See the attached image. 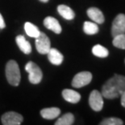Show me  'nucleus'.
Segmentation results:
<instances>
[{
    "mask_svg": "<svg viewBox=\"0 0 125 125\" xmlns=\"http://www.w3.org/2000/svg\"><path fill=\"white\" fill-rule=\"evenodd\" d=\"M125 91V76L115 74L103 84L102 95L107 99H114L118 97Z\"/></svg>",
    "mask_w": 125,
    "mask_h": 125,
    "instance_id": "obj_1",
    "label": "nucleus"
},
{
    "mask_svg": "<svg viewBox=\"0 0 125 125\" xmlns=\"http://www.w3.org/2000/svg\"><path fill=\"white\" fill-rule=\"evenodd\" d=\"M6 77L10 84L17 86L20 82V70L18 63L15 60H10L6 65Z\"/></svg>",
    "mask_w": 125,
    "mask_h": 125,
    "instance_id": "obj_2",
    "label": "nucleus"
},
{
    "mask_svg": "<svg viewBox=\"0 0 125 125\" xmlns=\"http://www.w3.org/2000/svg\"><path fill=\"white\" fill-rule=\"evenodd\" d=\"M25 70L29 74L28 80L31 84H37L41 81L43 73H42L41 69L35 63L31 62V61L28 62L25 66Z\"/></svg>",
    "mask_w": 125,
    "mask_h": 125,
    "instance_id": "obj_3",
    "label": "nucleus"
},
{
    "mask_svg": "<svg viewBox=\"0 0 125 125\" xmlns=\"http://www.w3.org/2000/svg\"><path fill=\"white\" fill-rule=\"evenodd\" d=\"M92 81V74L90 71H82L74 76L72 81V86L82 88L89 84Z\"/></svg>",
    "mask_w": 125,
    "mask_h": 125,
    "instance_id": "obj_4",
    "label": "nucleus"
},
{
    "mask_svg": "<svg viewBox=\"0 0 125 125\" xmlns=\"http://www.w3.org/2000/svg\"><path fill=\"white\" fill-rule=\"evenodd\" d=\"M36 47L38 52L41 55H46L51 48L49 38L44 33H40V35L36 38Z\"/></svg>",
    "mask_w": 125,
    "mask_h": 125,
    "instance_id": "obj_5",
    "label": "nucleus"
},
{
    "mask_svg": "<svg viewBox=\"0 0 125 125\" xmlns=\"http://www.w3.org/2000/svg\"><path fill=\"white\" fill-rule=\"evenodd\" d=\"M89 104L92 110L94 111H100L103 107L102 94L98 90H93L89 97Z\"/></svg>",
    "mask_w": 125,
    "mask_h": 125,
    "instance_id": "obj_6",
    "label": "nucleus"
},
{
    "mask_svg": "<svg viewBox=\"0 0 125 125\" xmlns=\"http://www.w3.org/2000/svg\"><path fill=\"white\" fill-rule=\"evenodd\" d=\"M23 116L20 114L9 111L2 115V124L4 125H20L23 122Z\"/></svg>",
    "mask_w": 125,
    "mask_h": 125,
    "instance_id": "obj_7",
    "label": "nucleus"
},
{
    "mask_svg": "<svg viewBox=\"0 0 125 125\" xmlns=\"http://www.w3.org/2000/svg\"><path fill=\"white\" fill-rule=\"evenodd\" d=\"M125 33V15L124 14H119L115 18L112 27H111V35L115 37L119 34Z\"/></svg>",
    "mask_w": 125,
    "mask_h": 125,
    "instance_id": "obj_8",
    "label": "nucleus"
},
{
    "mask_svg": "<svg viewBox=\"0 0 125 125\" xmlns=\"http://www.w3.org/2000/svg\"><path fill=\"white\" fill-rule=\"evenodd\" d=\"M44 25L48 29L52 30L55 33L59 34L62 33V27H61L58 20L54 17L48 16L44 20Z\"/></svg>",
    "mask_w": 125,
    "mask_h": 125,
    "instance_id": "obj_9",
    "label": "nucleus"
},
{
    "mask_svg": "<svg viewBox=\"0 0 125 125\" xmlns=\"http://www.w3.org/2000/svg\"><path fill=\"white\" fill-rule=\"evenodd\" d=\"M49 62L53 65H61L63 62L64 56L59 50L55 48H50L47 53Z\"/></svg>",
    "mask_w": 125,
    "mask_h": 125,
    "instance_id": "obj_10",
    "label": "nucleus"
},
{
    "mask_svg": "<svg viewBox=\"0 0 125 125\" xmlns=\"http://www.w3.org/2000/svg\"><path fill=\"white\" fill-rule=\"evenodd\" d=\"M87 15L94 23L99 24V25L103 24L105 20L103 12L97 7H90V8H89L87 10Z\"/></svg>",
    "mask_w": 125,
    "mask_h": 125,
    "instance_id": "obj_11",
    "label": "nucleus"
},
{
    "mask_svg": "<svg viewBox=\"0 0 125 125\" xmlns=\"http://www.w3.org/2000/svg\"><path fill=\"white\" fill-rule=\"evenodd\" d=\"M62 96L66 102L70 103H78L81 99V95L73 89H65L62 91Z\"/></svg>",
    "mask_w": 125,
    "mask_h": 125,
    "instance_id": "obj_12",
    "label": "nucleus"
},
{
    "mask_svg": "<svg viewBox=\"0 0 125 125\" xmlns=\"http://www.w3.org/2000/svg\"><path fill=\"white\" fill-rule=\"evenodd\" d=\"M15 42H16L17 46L22 52H23L26 55H29L31 52V46L28 42L24 36L23 35H19L15 38Z\"/></svg>",
    "mask_w": 125,
    "mask_h": 125,
    "instance_id": "obj_13",
    "label": "nucleus"
},
{
    "mask_svg": "<svg viewBox=\"0 0 125 125\" xmlns=\"http://www.w3.org/2000/svg\"><path fill=\"white\" fill-rule=\"evenodd\" d=\"M61 110L57 107L44 108L41 111V115L45 119H53L60 115Z\"/></svg>",
    "mask_w": 125,
    "mask_h": 125,
    "instance_id": "obj_14",
    "label": "nucleus"
},
{
    "mask_svg": "<svg viewBox=\"0 0 125 125\" xmlns=\"http://www.w3.org/2000/svg\"><path fill=\"white\" fill-rule=\"evenodd\" d=\"M57 12L58 13L62 15L63 18H65V20H73L74 16H75V13L73 10H72L70 7L66 6V5H59L57 7Z\"/></svg>",
    "mask_w": 125,
    "mask_h": 125,
    "instance_id": "obj_15",
    "label": "nucleus"
},
{
    "mask_svg": "<svg viewBox=\"0 0 125 125\" xmlns=\"http://www.w3.org/2000/svg\"><path fill=\"white\" fill-rule=\"evenodd\" d=\"M24 30L28 36L35 38H36L40 35V33H41L39 28L30 22H26L24 24Z\"/></svg>",
    "mask_w": 125,
    "mask_h": 125,
    "instance_id": "obj_16",
    "label": "nucleus"
},
{
    "mask_svg": "<svg viewBox=\"0 0 125 125\" xmlns=\"http://www.w3.org/2000/svg\"><path fill=\"white\" fill-rule=\"evenodd\" d=\"M74 122V116L72 113H66L60 117L55 123V125H72Z\"/></svg>",
    "mask_w": 125,
    "mask_h": 125,
    "instance_id": "obj_17",
    "label": "nucleus"
},
{
    "mask_svg": "<svg viewBox=\"0 0 125 125\" xmlns=\"http://www.w3.org/2000/svg\"><path fill=\"white\" fill-rule=\"evenodd\" d=\"M83 31L85 33L88 34V35H94L98 32V27L96 23L86 21L83 25Z\"/></svg>",
    "mask_w": 125,
    "mask_h": 125,
    "instance_id": "obj_18",
    "label": "nucleus"
},
{
    "mask_svg": "<svg viewBox=\"0 0 125 125\" xmlns=\"http://www.w3.org/2000/svg\"><path fill=\"white\" fill-rule=\"evenodd\" d=\"M92 53L93 55L99 58H106L108 56L109 52L107 48L101 45H96L92 48Z\"/></svg>",
    "mask_w": 125,
    "mask_h": 125,
    "instance_id": "obj_19",
    "label": "nucleus"
},
{
    "mask_svg": "<svg viewBox=\"0 0 125 125\" xmlns=\"http://www.w3.org/2000/svg\"><path fill=\"white\" fill-rule=\"evenodd\" d=\"M112 43L114 46L117 47V48L125 50V33L114 37Z\"/></svg>",
    "mask_w": 125,
    "mask_h": 125,
    "instance_id": "obj_20",
    "label": "nucleus"
},
{
    "mask_svg": "<svg viewBox=\"0 0 125 125\" xmlns=\"http://www.w3.org/2000/svg\"><path fill=\"white\" fill-rule=\"evenodd\" d=\"M100 125H122L124 124V122L122 121V119L119 118H107L104 119L102 122L99 124Z\"/></svg>",
    "mask_w": 125,
    "mask_h": 125,
    "instance_id": "obj_21",
    "label": "nucleus"
},
{
    "mask_svg": "<svg viewBox=\"0 0 125 125\" xmlns=\"http://www.w3.org/2000/svg\"><path fill=\"white\" fill-rule=\"evenodd\" d=\"M6 27V24H5V21L3 20V17L0 13V29H3Z\"/></svg>",
    "mask_w": 125,
    "mask_h": 125,
    "instance_id": "obj_22",
    "label": "nucleus"
},
{
    "mask_svg": "<svg viewBox=\"0 0 125 125\" xmlns=\"http://www.w3.org/2000/svg\"><path fill=\"white\" fill-rule=\"evenodd\" d=\"M121 105L125 107V91H124V93L121 95Z\"/></svg>",
    "mask_w": 125,
    "mask_h": 125,
    "instance_id": "obj_23",
    "label": "nucleus"
},
{
    "mask_svg": "<svg viewBox=\"0 0 125 125\" xmlns=\"http://www.w3.org/2000/svg\"><path fill=\"white\" fill-rule=\"evenodd\" d=\"M40 1L43 2H49V0H40Z\"/></svg>",
    "mask_w": 125,
    "mask_h": 125,
    "instance_id": "obj_24",
    "label": "nucleus"
}]
</instances>
